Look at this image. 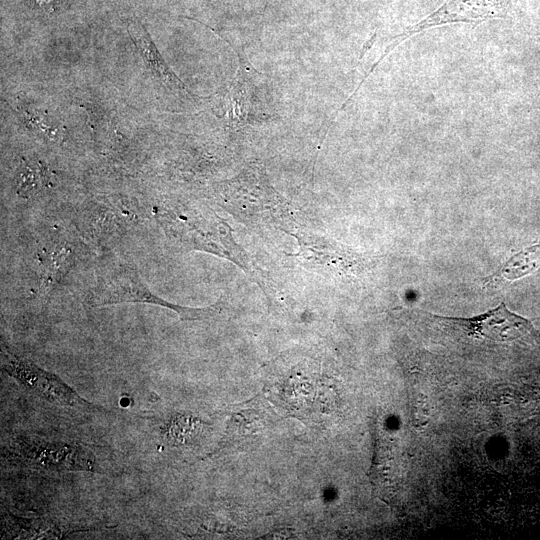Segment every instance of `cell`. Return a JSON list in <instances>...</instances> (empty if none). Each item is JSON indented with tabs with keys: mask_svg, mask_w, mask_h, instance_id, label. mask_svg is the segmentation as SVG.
<instances>
[{
	"mask_svg": "<svg viewBox=\"0 0 540 540\" xmlns=\"http://www.w3.org/2000/svg\"><path fill=\"white\" fill-rule=\"evenodd\" d=\"M155 217L167 237L182 248L211 253L232 261L247 273L252 271L229 225L214 212L156 208Z\"/></svg>",
	"mask_w": 540,
	"mask_h": 540,
	"instance_id": "1",
	"label": "cell"
},
{
	"mask_svg": "<svg viewBox=\"0 0 540 540\" xmlns=\"http://www.w3.org/2000/svg\"><path fill=\"white\" fill-rule=\"evenodd\" d=\"M86 301L91 307L122 303L157 305L174 311L182 321L208 319L222 309L221 301L201 308L182 306L167 301L151 291L136 268L120 259L108 261L99 268Z\"/></svg>",
	"mask_w": 540,
	"mask_h": 540,
	"instance_id": "2",
	"label": "cell"
},
{
	"mask_svg": "<svg viewBox=\"0 0 540 540\" xmlns=\"http://www.w3.org/2000/svg\"><path fill=\"white\" fill-rule=\"evenodd\" d=\"M11 463L45 472L96 471L92 451L77 443L18 437L8 449Z\"/></svg>",
	"mask_w": 540,
	"mask_h": 540,
	"instance_id": "3",
	"label": "cell"
},
{
	"mask_svg": "<svg viewBox=\"0 0 540 540\" xmlns=\"http://www.w3.org/2000/svg\"><path fill=\"white\" fill-rule=\"evenodd\" d=\"M1 367L28 391L51 404L81 411H99V407L83 399L60 377L12 353L3 344Z\"/></svg>",
	"mask_w": 540,
	"mask_h": 540,
	"instance_id": "4",
	"label": "cell"
},
{
	"mask_svg": "<svg viewBox=\"0 0 540 540\" xmlns=\"http://www.w3.org/2000/svg\"><path fill=\"white\" fill-rule=\"evenodd\" d=\"M428 315L441 327L478 340L512 342L536 334L528 319L510 311L503 302L496 308L471 318Z\"/></svg>",
	"mask_w": 540,
	"mask_h": 540,
	"instance_id": "5",
	"label": "cell"
},
{
	"mask_svg": "<svg viewBox=\"0 0 540 540\" xmlns=\"http://www.w3.org/2000/svg\"><path fill=\"white\" fill-rule=\"evenodd\" d=\"M511 0H447L441 7L420 22L397 35L384 51L387 55L396 45L425 29L457 22H482L503 18Z\"/></svg>",
	"mask_w": 540,
	"mask_h": 540,
	"instance_id": "6",
	"label": "cell"
},
{
	"mask_svg": "<svg viewBox=\"0 0 540 540\" xmlns=\"http://www.w3.org/2000/svg\"><path fill=\"white\" fill-rule=\"evenodd\" d=\"M300 257L308 267L333 275L346 276L357 274L366 265V259L350 248L334 240L312 234L295 235Z\"/></svg>",
	"mask_w": 540,
	"mask_h": 540,
	"instance_id": "7",
	"label": "cell"
},
{
	"mask_svg": "<svg viewBox=\"0 0 540 540\" xmlns=\"http://www.w3.org/2000/svg\"><path fill=\"white\" fill-rule=\"evenodd\" d=\"M127 31L147 68L156 77L169 87L185 88L183 83L169 70L149 33L141 23L130 22Z\"/></svg>",
	"mask_w": 540,
	"mask_h": 540,
	"instance_id": "8",
	"label": "cell"
},
{
	"mask_svg": "<svg viewBox=\"0 0 540 540\" xmlns=\"http://www.w3.org/2000/svg\"><path fill=\"white\" fill-rule=\"evenodd\" d=\"M42 286L51 289L68 271L73 258L67 243H55L41 251Z\"/></svg>",
	"mask_w": 540,
	"mask_h": 540,
	"instance_id": "9",
	"label": "cell"
},
{
	"mask_svg": "<svg viewBox=\"0 0 540 540\" xmlns=\"http://www.w3.org/2000/svg\"><path fill=\"white\" fill-rule=\"evenodd\" d=\"M47 181V173L40 162L22 159L15 173L18 196L22 198L34 196L46 186Z\"/></svg>",
	"mask_w": 540,
	"mask_h": 540,
	"instance_id": "10",
	"label": "cell"
},
{
	"mask_svg": "<svg viewBox=\"0 0 540 540\" xmlns=\"http://www.w3.org/2000/svg\"><path fill=\"white\" fill-rule=\"evenodd\" d=\"M540 266V243L530 246L511 257L489 281L497 279L513 280L529 274Z\"/></svg>",
	"mask_w": 540,
	"mask_h": 540,
	"instance_id": "11",
	"label": "cell"
},
{
	"mask_svg": "<svg viewBox=\"0 0 540 540\" xmlns=\"http://www.w3.org/2000/svg\"><path fill=\"white\" fill-rule=\"evenodd\" d=\"M21 108L19 114L23 122L26 123L31 130L36 131V133L51 142L60 143L64 140L66 129L59 122L38 110H30L24 107Z\"/></svg>",
	"mask_w": 540,
	"mask_h": 540,
	"instance_id": "12",
	"label": "cell"
},
{
	"mask_svg": "<svg viewBox=\"0 0 540 540\" xmlns=\"http://www.w3.org/2000/svg\"><path fill=\"white\" fill-rule=\"evenodd\" d=\"M202 428L199 418L192 415H175L169 422L166 437L171 444L189 443L196 438Z\"/></svg>",
	"mask_w": 540,
	"mask_h": 540,
	"instance_id": "13",
	"label": "cell"
},
{
	"mask_svg": "<svg viewBox=\"0 0 540 540\" xmlns=\"http://www.w3.org/2000/svg\"><path fill=\"white\" fill-rule=\"evenodd\" d=\"M36 1L43 8H47V6H51V3L53 2V0H36Z\"/></svg>",
	"mask_w": 540,
	"mask_h": 540,
	"instance_id": "14",
	"label": "cell"
},
{
	"mask_svg": "<svg viewBox=\"0 0 540 540\" xmlns=\"http://www.w3.org/2000/svg\"><path fill=\"white\" fill-rule=\"evenodd\" d=\"M539 37H540V35H539ZM539 95H540V91H539V93H538V96H539ZM538 96H537V97H538Z\"/></svg>",
	"mask_w": 540,
	"mask_h": 540,
	"instance_id": "15",
	"label": "cell"
}]
</instances>
